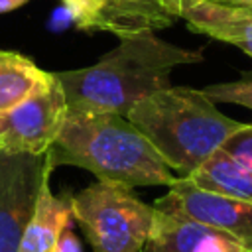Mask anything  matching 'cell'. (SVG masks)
I'll list each match as a JSON object with an SVG mask.
<instances>
[{"label":"cell","mask_w":252,"mask_h":252,"mask_svg":"<svg viewBox=\"0 0 252 252\" xmlns=\"http://www.w3.org/2000/svg\"><path fill=\"white\" fill-rule=\"evenodd\" d=\"M203 61L201 49H187L152 32L120 37L96 63L55 73L67 98V112H126L144 96L171 87L177 67Z\"/></svg>","instance_id":"6da1fadb"},{"label":"cell","mask_w":252,"mask_h":252,"mask_svg":"<svg viewBox=\"0 0 252 252\" xmlns=\"http://www.w3.org/2000/svg\"><path fill=\"white\" fill-rule=\"evenodd\" d=\"M53 169L75 165L98 181L124 187H169L179 175L161 159L152 142L114 112H67L63 128L49 148Z\"/></svg>","instance_id":"7a4b0ae2"},{"label":"cell","mask_w":252,"mask_h":252,"mask_svg":"<svg viewBox=\"0 0 252 252\" xmlns=\"http://www.w3.org/2000/svg\"><path fill=\"white\" fill-rule=\"evenodd\" d=\"M126 118L181 177L220 150L244 124L217 110L203 89L191 87H167L152 93L138 100Z\"/></svg>","instance_id":"3957f363"},{"label":"cell","mask_w":252,"mask_h":252,"mask_svg":"<svg viewBox=\"0 0 252 252\" xmlns=\"http://www.w3.org/2000/svg\"><path fill=\"white\" fill-rule=\"evenodd\" d=\"M69 199L73 219L93 252H142L156 209L138 199L130 187L94 181Z\"/></svg>","instance_id":"277c9868"},{"label":"cell","mask_w":252,"mask_h":252,"mask_svg":"<svg viewBox=\"0 0 252 252\" xmlns=\"http://www.w3.org/2000/svg\"><path fill=\"white\" fill-rule=\"evenodd\" d=\"M67 118V98L55 73L45 77L18 104L0 114V150L10 154H45Z\"/></svg>","instance_id":"5b68a950"},{"label":"cell","mask_w":252,"mask_h":252,"mask_svg":"<svg viewBox=\"0 0 252 252\" xmlns=\"http://www.w3.org/2000/svg\"><path fill=\"white\" fill-rule=\"evenodd\" d=\"M51 171L49 152L10 154L0 150V252H20L24 230Z\"/></svg>","instance_id":"8992f818"},{"label":"cell","mask_w":252,"mask_h":252,"mask_svg":"<svg viewBox=\"0 0 252 252\" xmlns=\"http://www.w3.org/2000/svg\"><path fill=\"white\" fill-rule=\"evenodd\" d=\"M71 22L85 32L118 39L159 32L181 20V0H61Z\"/></svg>","instance_id":"52a82bcc"},{"label":"cell","mask_w":252,"mask_h":252,"mask_svg":"<svg viewBox=\"0 0 252 252\" xmlns=\"http://www.w3.org/2000/svg\"><path fill=\"white\" fill-rule=\"evenodd\" d=\"M154 209L181 215L236 238L252 252V203L205 191L187 177H177L167 193L156 199Z\"/></svg>","instance_id":"ba28073f"},{"label":"cell","mask_w":252,"mask_h":252,"mask_svg":"<svg viewBox=\"0 0 252 252\" xmlns=\"http://www.w3.org/2000/svg\"><path fill=\"white\" fill-rule=\"evenodd\" d=\"M142 252H248L236 238L193 219L158 211Z\"/></svg>","instance_id":"9c48e42d"},{"label":"cell","mask_w":252,"mask_h":252,"mask_svg":"<svg viewBox=\"0 0 252 252\" xmlns=\"http://www.w3.org/2000/svg\"><path fill=\"white\" fill-rule=\"evenodd\" d=\"M181 20L191 32L230 43L252 57V14L209 0H181Z\"/></svg>","instance_id":"30bf717a"},{"label":"cell","mask_w":252,"mask_h":252,"mask_svg":"<svg viewBox=\"0 0 252 252\" xmlns=\"http://www.w3.org/2000/svg\"><path fill=\"white\" fill-rule=\"evenodd\" d=\"M71 199L55 195L47 181L37 197L33 215L24 230L20 252H53L61 232L71 226Z\"/></svg>","instance_id":"8fae6325"},{"label":"cell","mask_w":252,"mask_h":252,"mask_svg":"<svg viewBox=\"0 0 252 252\" xmlns=\"http://www.w3.org/2000/svg\"><path fill=\"white\" fill-rule=\"evenodd\" d=\"M185 177L205 191L252 203V169L224 148L217 150Z\"/></svg>","instance_id":"7c38bea8"},{"label":"cell","mask_w":252,"mask_h":252,"mask_svg":"<svg viewBox=\"0 0 252 252\" xmlns=\"http://www.w3.org/2000/svg\"><path fill=\"white\" fill-rule=\"evenodd\" d=\"M45 73L22 53L0 51V114L26 98Z\"/></svg>","instance_id":"4fadbf2b"},{"label":"cell","mask_w":252,"mask_h":252,"mask_svg":"<svg viewBox=\"0 0 252 252\" xmlns=\"http://www.w3.org/2000/svg\"><path fill=\"white\" fill-rule=\"evenodd\" d=\"M203 93L215 104L217 102H226V104H238V106H244V108L252 110V69L244 71L234 81L207 85L203 89Z\"/></svg>","instance_id":"5bb4252c"},{"label":"cell","mask_w":252,"mask_h":252,"mask_svg":"<svg viewBox=\"0 0 252 252\" xmlns=\"http://www.w3.org/2000/svg\"><path fill=\"white\" fill-rule=\"evenodd\" d=\"M228 154H232L236 159H240L246 167L252 169V122L242 124L238 132H234L222 146Z\"/></svg>","instance_id":"9a60e30c"},{"label":"cell","mask_w":252,"mask_h":252,"mask_svg":"<svg viewBox=\"0 0 252 252\" xmlns=\"http://www.w3.org/2000/svg\"><path fill=\"white\" fill-rule=\"evenodd\" d=\"M53 252H83V244H81L79 236L75 234L73 226H67L61 232V236H59Z\"/></svg>","instance_id":"2e32d148"},{"label":"cell","mask_w":252,"mask_h":252,"mask_svg":"<svg viewBox=\"0 0 252 252\" xmlns=\"http://www.w3.org/2000/svg\"><path fill=\"white\" fill-rule=\"evenodd\" d=\"M30 0H0V14H8L14 12L18 8H22L24 4H28Z\"/></svg>","instance_id":"e0dca14e"},{"label":"cell","mask_w":252,"mask_h":252,"mask_svg":"<svg viewBox=\"0 0 252 252\" xmlns=\"http://www.w3.org/2000/svg\"><path fill=\"white\" fill-rule=\"evenodd\" d=\"M220 6H230V8H252V0H209Z\"/></svg>","instance_id":"ac0fdd59"},{"label":"cell","mask_w":252,"mask_h":252,"mask_svg":"<svg viewBox=\"0 0 252 252\" xmlns=\"http://www.w3.org/2000/svg\"><path fill=\"white\" fill-rule=\"evenodd\" d=\"M246 10H248V12H250V14H252V8H246Z\"/></svg>","instance_id":"d6986e66"}]
</instances>
